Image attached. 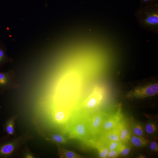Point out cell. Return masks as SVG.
I'll return each instance as SVG.
<instances>
[{
  "label": "cell",
  "instance_id": "2",
  "mask_svg": "<svg viewBox=\"0 0 158 158\" xmlns=\"http://www.w3.org/2000/svg\"><path fill=\"white\" fill-rule=\"evenodd\" d=\"M135 19L142 28L154 34H158L157 3L140 6L135 13Z\"/></svg>",
  "mask_w": 158,
  "mask_h": 158
},
{
  "label": "cell",
  "instance_id": "10",
  "mask_svg": "<svg viewBox=\"0 0 158 158\" xmlns=\"http://www.w3.org/2000/svg\"><path fill=\"white\" fill-rule=\"evenodd\" d=\"M19 116L18 114L13 115L7 119L3 124V129L7 135L12 136H16L15 125L16 121Z\"/></svg>",
  "mask_w": 158,
  "mask_h": 158
},
{
  "label": "cell",
  "instance_id": "26",
  "mask_svg": "<svg viewBox=\"0 0 158 158\" xmlns=\"http://www.w3.org/2000/svg\"><path fill=\"white\" fill-rule=\"evenodd\" d=\"M139 157L140 158H145V157L143 156H141V155H140Z\"/></svg>",
  "mask_w": 158,
  "mask_h": 158
},
{
  "label": "cell",
  "instance_id": "11",
  "mask_svg": "<svg viewBox=\"0 0 158 158\" xmlns=\"http://www.w3.org/2000/svg\"><path fill=\"white\" fill-rule=\"evenodd\" d=\"M131 135L130 128L124 121L120 122V139L121 142L126 144L130 141Z\"/></svg>",
  "mask_w": 158,
  "mask_h": 158
},
{
  "label": "cell",
  "instance_id": "25",
  "mask_svg": "<svg viewBox=\"0 0 158 158\" xmlns=\"http://www.w3.org/2000/svg\"><path fill=\"white\" fill-rule=\"evenodd\" d=\"M150 148L151 150L154 152H157L158 150V144L156 141H152L150 144Z\"/></svg>",
  "mask_w": 158,
  "mask_h": 158
},
{
  "label": "cell",
  "instance_id": "17",
  "mask_svg": "<svg viewBox=\"0 0 158 158\" xmlns=\"http://www.w3.org/2000/svg\"><path fill=\"white\" fill-rule=\"evenodd\" d=\"M130 129L134 135L140 136L144 137L145 129L143 125L140 123L133 122L130 123Z\"/></svg>",
  "mask_w": 158,
  "mask_h": 158
},
{
  "label": "cell",
  "instance_id": "16",
  "mask_svg": "<svg viewBox=\"0 0 158 158\" xmlns=\"http://www.w3.org/2000/svg\"><path fill=\"white\" fill-rule=\"evenodd\" d=\"M158 126L157 123L153 119L148 118V121L145 126V130L150 136H154L157 133Z\"/></svg>",
  "mask_w": 158,
  "mask_h": 158
},
{
  "label": "cell",
  "instance_id": "12",
  "mask_svg": "<svg viewBox=\"0 0 158 158\" xmlns=\"http://www.w3.org/2000/svg\"><path fill=\"white\" fill-rule=\"evenodd\" d=\"M7 49L0 40V68H2L6 64L13 62V59L9 57L6 54Z\"/></svg>",
  "mask_w": 158,
  "mask_h": 158
},
{
  "label": "cell",
  "instance_id": "24",
  "mask_svg": "<svg viewBox=\"0 0 158 158\" xmlns=\"http://www.w3.org/2000/svg\"><path fill=\"white\" fill-rule=\"evenodd\" d=\"M141 6L157 3L158 0H139Z\"/></svg>",
  "mask_w": 158,
  "mask_h": 158
},
{
  "label": "cell",
  "instance_id": "15",
  "mask_svg": "<svg viewBox=\"0 0 158 158\" xmlns=\"http://www.w3.org/2000/svg\"><path fill=\"white\" fill-rule=\"evenodd\" d=\"M90 142L92 143V145L97 149L99 156L100 158H107L109 150L104 143L100 140L98 142L94 141H90Z\"/></svg>",
  "mask_w": 158,
  "mask_h": 158
},
{
  "label": "cell",
  "instance_id": "6",
  "mask_svg": "<svg viewBox=\"0 0 158 158\" xmlns=\"http://www.w3.org/2000/svg\"><path fill=\"white\" fill-rule=\"evenodd\" d=\"M103 97L102 89L99 87H96L92 93L84 102L83 107L85 113L89 114L95 110L100 104Z\"/></svg>",
  "mask_w": 158,
  "mask_h": 158
},
{
  "label": "cell",
  "instance_id": "8",
  "mask_svg": "<svg viewBox=\"0 0 158 158\" xmlns=\"http://www.w3.org/2000/svg\"><path fill=\"white\" fill-rule=\"evenodd\" d=\"M122 118L120 108L114 113L109 114L102 123L99 134L102 135L112 129L122 120Z\"/></svg>",
  "mask_w": 158,
  "mask_h": 158
},
{
  "label": "cell",
  "instance_id": "3",
  "mask_svg": "<svg viewBox=\"0 0 158 158\" xmlns=\"http://www.w3.org/2000/svg\"><path fill=\"white\" fill-rule=\"evenodd\" d=\"M90 114L82 111L75 114L72 118L69 126V138L84 142L89 141L88 123Z\"/></svg>",
  "mask_w": 158,
  "mask_h": 158
},
{
  "label": "cell",
  "instance_id": "18",
  "mask_svg": "<svg viewBox=\"0 0 158 158\" xmlns=\"http://www.w3.org/2000/svg\"><path fill=\"white\" fill-rule=\"evenodd\" d=\"M46 139L56 145L65 144L67 142L66 139L63 136L58 133L51 134L49 137H46Z\"/></svg>",
  "mask_w": 158,
  "mask_h": 158
},
{
  "label": "cell",
  "instance_id": "9",
  "mask_svg": "<svg viewBox=\"0 0 158 158\" xmlns=\"http://www.w3.org/2000/svg\"><path fill=\"white\" fill-rule=\"evenodd\" d=\"M121 121L112 129L101 135L100 141L103 142L108 141H121L120 139Z\"/></svg>",
  "mask_w": 158,
  "mask_h": 158
},
{
  "label": "cell",
  "instance_id": "27",
  "mask_svg": "<svg viewBox=\"0 0 158 158\" xmlns=\"http://www.w3.org/2000/svg\"><path fill=\"white\" fill-rule=\"evenodd\" d=\"M1 108H2V107L1 106H0V109Z\"/></svg>",
  "mask_w": 158,
  "mask_h": 158
},
{
  "label": "cell",
  "instance_id": "13",
  "mask_svg": "<svg viewBox=\"0 0 158 158\" xmlns=\"http://www.w3.org/2000/svg\"><path fill=\"white\" fill-rule=\"evenodd\" d=\"M60 157L62 158H80L83 156L75 151L68 150L61 147L60 145H56Z\"/></svg>",
  "mask_w": 158,
  "mask_h": 158
},
{
  "label": "cell",
  "instance_id": "14",
  "mask_svg": "<svg viewBox=\"0 0 158 158\" xmlns=\"http://www.w3.org/2000/svg\"><path fill=\"white\" fill-rule=\"evenodd\" d=\"M130 141L131 144L136 147H142L146 146L149 141L144 137L138 136L133 134L131 135Z\"/></svg>",
  "mask_w": 158,
  "mask_h": 158
},
{
  "label": "cell",
  "instance_id": "7",
  "mask_svg": "<svg viewBox=\"0 0 158 158\" xmlns=\"http://www.w3.org/2000/svg\"><path fill=\"white\" fill-rule=\"evenodd\" d=\"M109 114L105 112L98 111L90 115L88 127L90 136L94 137L99 134L102 123Z\"/></svg>",
  "mask_w": 158,
  "mask_h": 158
},
{
  "label": "cell",
  "instance_id": "1",
  "mask_svg": "<svg viewBox=\"0 0 158 158\" xmlns=\"http://www.w3.org/2000/svg\"><path fill=\"white\" fill-rule=\"evenodd\" d=\"M33 138L32 134L27 132L19 136L6 135L0 139V158L20 157L23 147Z\"/></svg>",
  "mask_w": 158,
  "mask_h": 158
},
{
  "label": "cell",
  "instance_id": "23",
  "mask_svg": "<svg viewBox=\"0 0 158 158\" xmlns=\"http://www.w3.org/2000/svg\"><path fill=\"white\" fill-rule=\"evenodd\" d=\"M120 152L117 150H109L107 156V158H116L120 154Z\"/></svg>",
  "mask_w": 158,
  "mask_h": 158
},
{
  "label": "cell",
  "instance_id": "4",
  "mask_svg": "<svg viewBox=\"0 0 158 158\" xmlns=\"http://www.w3.org/2000/svg\"><path fill=\"white\" fill-rule=\"evenodd\" d=\"M158 92V84L154 83L136 87L127 92L128 99H141L154 96Z\"/></svg>",
  "mask_w": 158,
  "mask_h": 158
},
{
  "label": "cell",
  "instance_id": "5",
  "mask_svg": "<svg viewBox=\"0 0 158 158\" xmlns=\"http://www.w3.org/2000/svg\"><path fill=\"white\" fill-rule=\"evenodd\" d=\"M16 73L15 70L6 72L0 71V93L3 94L6 91L17 89L20 85L16 80Z\"/></svg>",
  "mask_w": 158,
  "mask_h": 158
},
{
  "label": "cell",
  "instance_id": "22",
  "mask_svg": "<svg viewBox=\"0 0 158 158\" xmlns=\"http://www.w3.org/2000/svg\"><path fill=\"white\" fill-rule=\"evenodd\" d=\"M130 147L128 145L123 144L120 151V154L124 156L128 155L130 151Z\"/></svg>",
  "mask_w": 158,
  "mask_h": 158
},
{
  "label": "cell",
  "instance_id": "20",
  "mask_svg": "<svg viewBox=\"0 0 158 158\" xmlns=\"http://www.w3.org/2000/svg\"><path fill=\"white\" fill-rule=\"evenodd\" d=\"M37 155L30 149L27 144L23 147L21 150L20 157L25 158H35Z\"/></svg>",
  "mask_w": 158,
  "mask_h": 158
},
{
  "label": "cell",
  "instance_id": "19",
  "mask_svg": "<svg viewBox=\"0 0 158 158\" xmlns=\"http://www.w3.org/2000/svg\"><path fill=\"white\" fill-rule=\"evenodd\" d=\"M103 143L107 146L109 150H117L120 152L123 144L121 141H108Z\"/></svg>",
  "mask_w": 158,
  "mask_h": 158
},
{
  "label": "cell",
  "instance_id": "21",
  "mask_svg": "<svg viewBox=\"0 0 158 158\" xmlns=\"http://www.w3.org/2000/svg\"><path fill=\"white\" fill-rule=\"evenodd\" d=\"M66 116L65 111L63 110H58L55 113L54 118L56 121L60 122L64 120Z\"/></svg>",
  "mask_w": 158,
  "mask_h": 158
}]
</instances>
